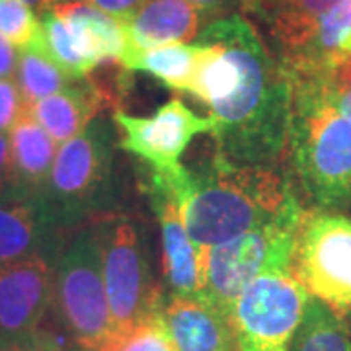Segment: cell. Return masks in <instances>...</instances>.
<instances>
[{
  "mask_svg": "<svg viewBox=\"0 0 351 351\" xmlns=\"http://www.w3.org/2000/svg\"><path fill=\"white\" fill-rule=\"evenodd\" d=\"M197 43L225 45L239 66L234 90L209 106L217 151L230 162L274 166L287 149L291 123V86L276 53L240 14L211 22Z\"/></svg>",
  "mask_w": 351,
  "mask_h": 351,
  "instance_id": "6da1fadb",
  "label": "cell"
},
{
  "mask_svg": "<svg viewBox=\"0 0 351 351\" xmlns=\"http://www.w3.org/2000/svg\"><path fill=\"white\" fill-rule=\"evenodd\" d=\"M189 170L182 215L203 252L274 223H297L302 211L274 166L230 162L217 151Z\"/></svg>",
  "mask_w": 351,
  "mask_h": 351,
  "instance_id": "7a4b0ae2",
  "label": "cell"
},
{
  "mask_svg": "<svg viewBox=\"0 0 351 351\" xmlns=\"http://www.w3.org/2000/svg\"><path fill=\"white\" fill-rule=\"evenodd\" d=\"M287 80V149L302 189L320 207L351 205V123L334 104L330 78Z\"/></svg>",
  "mask_w": 351,
  "mask_h": 351,
  "instance_id": "3957f363",
  "label": "cell"
},
{
  "mask_svg": "<svg viewBox=\"0 0 351 351\" xmlns=\"http://www.w3.org/2000/svg\"><path fill=\"white\" fill-rule=\"evenodd\" d=\"M113 137L112 123L98 115L57 152L39 199L59 230L66 232L108 211L115 180Z\"/></svg>",
  "mask_w": 351,
  "mask_h": 351,
  "instance_id": "277c9868",
  "label": "cell"
},
{
  "mask_svg": "<svg viewBox=\"0 0 351 351\" xmlns=\"http://www.w3.org/2000/svg\"><path fill=\"white\" fill-rule=\"evenodd\" d=\"M53 306L61 326L78 348L101 351L113 338L98 225L80 228L63 246L55 263Z\"/></svg>",
  "mask_w": 351,
  "mask_h": 351,
  "instance_id": "5b68a950",
  "label": "cell"
},
{
  "mask_svg": "<svg viewBox=\"0 0 351 351\" xmlns=\"http://www.w3.org/2000/svg\"><path fill=\"white\" fill-rule=\"evenodd\" d=\"M299 223L260 226L211 248L207 252L201 299L230 318L240 293L256 277L269 271H293Z\"/></svg>",
  "mask_w": 351,
  "mask_h": 351,
  "instance_id": "8992f818",
  "label": "cell"
},
{
  "mask_svg": "<svg viewBox=\"0 0 351 351\" xmlns=\"http://www.w3.org/2000/svg\"><path fill=\"white\" fill-rule=\"evenodd\" d=\"M293 274L306 293L330 311H351V219L316 209L297 228Z\"/></svg>",
  "mask_w": 351,
  "mask_h": 351,
  "instance_id": "52a82bcc",
  "label": "cell"
},
{
  "mask_svg": "<svg viewBox=\"0 0 351 351\" xmlns=\"http://www.w3.org/2000/svg\"><path fill=\"white\" fill-rule=\"evenodd\" d=\"M311 295L293 271L256 277L232 308L239 351H289Z\"/></svg>",
  "mask_w": 351,
  "mask_h": 351,
  "instance_id": "ba28073f",
  "label": "cell"
},
{
  "mask_svg": "<svg viewBox=\"0 0 351 351\" xmlns=\"http://www.w3.org/2000/svg\"><path fill=\"white\" fill-rule=\"evenodd\" d=\"M98 232L101 274L115 336L160 308V295L151 281L147 248L138 226L115 219L98 225Z\"/></svg>",
  "mask_w": 351,
  "mask_h": 351,
  "instance_id": "9c48e42d",
  "label": "cell"
},
{
  "mask_svg": "<svg viewBox=\"0 0 351 351\" xmlns=\"http://www.w3.org/2000/svg\"><path fill=\"white\" fill-rule=\"evenodd\" d=\"M113 123L121 131L119 149L145 160L151 170L170 172L180 168V156L201 133H213L211 117H201L180 100H170L149 117L123 112L113 113Z\"/></svg>",
  "mask_w": 351,
  "mask_h": 351,
  "instance_id": "30bf717a",
  "label": "cell"
},
{
  "mask_svg": "<svg viewBox=\"0 0 351 351\" xmlns=\"http://www.w3.org/2000/svg\"><path fill=\"white\" fill-rule=\"evenodd\" d=\"M57 258L36 256L0 265V339L29 338L53 306Z\"/></svg>",
  "mask_w": 351,
  "mask_h": 351,
  "instance_id": "8fae6325",
  "label": "cell"
},
{
  "mask_svg": "<svg viewBox=\"0 0 351 351\" xmlns=\"http://www.w3.org/2000/svg\"><path fill=\"white\" fill-rule=\"evenodd\" d=\"M147 191L160 225L164 279L172 297L201 299L205 289L207 252L199 250L188 234L182 209L174 195L149 174Z\"/></svg>",
  "mask_w": 351,
  "mask_h": 351,
  "instance_id": "7c38bea8",
  "label": "cell"
},
{
  "mask_svg": "<svg viewBox=\"0 0 351 351\" xmlns=\"http://www.w3.org/2000/svg\"><path fill=\"white\" fill-rule=\"evenodd\" d=\"M64 232L49 219L39 195L12 193L0 199V265L36 256L59 258Z\"/></svg>",
  "mask_w": 351,
  "mask_h": 351,
  "instance_id": "4fadbf2b",
  "label": "cell"
},
{
  "mask_svg": "<svg viewBox=\"0 0 351 351\" xmlns=\"http://www.w3.org/2000/svg\"><path fill=\"white\" fill-rule=\"evenodd\" d=\"M287 78H332L351 63V0L322 14L295 51L279 59Z\"/></svg>",
  "mask_w": 351,
  "mask_h": 351,
  "instance_id": "5bb4252c",
  "label": "cell"
},
{
  "mask_svg": "<svg viewBox=\"0 0 351 351\" xmlns=\"http://www.w3.org/2000/svg\"><path fill=\"white\" fill-rule=\"evenodd\" d=\"M110 101V90L92 78L73 80L61 92L27 108L55 143H66L80 135Z\"/></svg>",
  "mask_w": 351,
  "mask_h": 351,
  "instance_id": "9a60e30c",
  "label": "cell"
},
{
  "mask_svg": "<svg viewBox=\"0 0 351 351\" xmlns=\"http://www.w3.org/2000/svg\"><path fill=\"white\" fill-rule=\"evenodd\" d=\"M201 12L188 0H145L127 22H121L127 51L182 43L199 36Z\"/></svg>",
  "mask_w": 351,
  "mask_h": 351,
  "instance_id": "2e32d148",
  "label": "cell"
},
{
  "mask_svg": "<svg viewBox=\"0 0 351 351\" xmlns=\"http://www.w3.org/2000/svg\"><path fill=\"white\" fill-rule=\"evenodd\" d=\"M162 313L178 351H239L230 318L203 299L172 297Z\"/></svg>",
  "mask_w": 351,
  "mask_h": 351,
  "instance_id": "e0dca14e",
  "label": "cell"
},
{
  "mask_svg": "<svg viewBox=\"0 0 351 351\" xmlns=\"http://www.w3.org/2000/svg\"><path fill=\"white\" fill-rule=\"evenodd\" d=\"M339 0H242L240 8L265 27L277 59L301 45L316 20Z\"/></svg>",
  "mask_w": 351,
  "mask_h": 351,
  "instance_id": "ac0fdd59",
  "label": "cell"
},
{
  "mask_svg": "<svg viewBox=\"0 0 351 351\" xmlns=\"http://www.w3.org/2000/svg\"><path fill=\"white\" fill-rule=\"evenodd\" d=\"M8 143L16 191L20 195H39L55 162L57 143L27 108L10 129Z\"/></svg>",
  "mask_w": 351,
  "mask_h": 351,
  "instance_id": "d6986e66",
  "label": "cell"
},
{
  "mask_svg": "<svg viewBox=\"0 0 351 351\" xmlns=\"http://www.w3.org/2000/svg\"><path fill=\"white\" fill-rule=\"evenodd\" d=\"M51 10L71 25L88 59L96 66L106 61L119 64L127 49L125 32L119 20L82 0H64Z\"/></svg>",
  "mask_w": 351,
  "mask_h": 351,
  "instance_id": "ffe728a7",
  "label": "cell"
},
{
  "mask_svg": "<svg viewBox=\"0 0 351 351\" xmlns=\"http://www.w3.org/2000/svg\"><path fill=\"white\" fill-rule=\"evenodd\" d=\"M203 53L205 45L201 43H170L151 49L127 51L119 66L125 71L149 73L176 92H188Z\"/></svg>",
  "mask_w": 351,
  "mask_h": 351,
  "instance_id": "44dd1931",
  "label": "cell"
},
{
  "mask_svg": "<svg viewBox=\"0 0 351 351\" xmlns=\"http://www.w3.org/2000/svg\"><path fill=\"white\" fill-rule=\"evenodd\" d=\"M39 25V36L34 45H38L71 80L88 78L96 64L88 59L71 25L53 10L41 14Z\"/></svg>",
  "mask_w": 351,
  "mask_h": 351,
  "instance_id": "7402d4cb",
  "label": "cell"
},
{
  "mask_svg": "<svg viewBox=\"0 0 351 351\" xmlns=\"http://www.w3.org/2000/svg\"><path fill=\"white\" fill-rule=\"evenodd\" d=\"M289 351H351V334L341 316L311 297Z\"/></svg>",
  "mask_w": 351,
  "mask_h": 351,
  "instance_id": "603a6c76",
  "label": "cell"
},
{
  "mask_svg": "<svg viewBox=\"0 0 351 351\" xmlns=\"http://www.w3.org/2000/svg\"><path fill=\"white\" fill-rule=\"evenodd\" d=\"M16 84L20 88L25 108H32L39 100L53 96L69 86L71 78L38 45H32L20 51L18 55Z\"/></svg>",
  "mask_w": 351,
  "mask_h": 351,
  "instance_id": "cb8c5ba5",
  "label": "cell"
},
{
  "mask_svg": "<svg viewBox=\"0 0 351 351\" xmlns=\"http://www.w3.org/2000/svg\"><path fill=\"white\" fill-rule=\"evenodd\" d=\"M101 351H178L164 318L162 306L137 324L115 334Z\"/></svg>",
  "mask_w": 351,
  "mask_h": 351,
  "instance_id": "d4e9b609",
  "label": "cell"
},
{
  "mask_svg": "<svg viewBox=\"0 0 351 351\" xmlns=\"http://www.w3.org/2000/svg\"><path fill=\"white\" fill-rule=\"evenodd\" d=\"M39 20L24 0H0V34L18 49H27L39 36Z\"/></svg>",
  "mask_w": 351,
  "mask_h": 351,
  "instance_id": "484cf974",
  "label": "cell"
},
{
  "mask_svg": "<svg viewBox=\"0 0 351 351\" xmlns=\"http://www.w3.org/2000/svg\"><path fill=\"white\" fill-rule=\"evenodd\" d=\"M24 110L25 106L18 84L12 78H0V133H10Z\"/></svg>",
  "mask_w": 351,
  "mask_h": 351,
  "instance_id": "4316f807",
  "label": "cell"
},
{
  "mask_svg": "<svg viewBox=\"0 0 351 351\" xmlns=\"http://www.w3.org/2000/svg\"><path fill=\"white\" fill-rule=\"evenodd\" d=\"M330 90L334 104L351 123V63L341 66L336 75L330 78Z\"/></svg>",
  "mask_w": 351,
  "mask_h": 351,
  "instance_id": "83f0119b",
  "label": "cell"
},
{
  "mask_svg": "<svg viewBox=\"0 0 351 351\" xmlns=\"http://www.w3.org/2000/svg\"><path fill=\"white\" fill-rule=\"evenodd\" d=\"M61 2H64V0H61ZM82 2L96 6L98 10L110 14L112 18L119 20V22H127L145 4V0H82Z\"/></svg>",
  "mask_w": 351,
  "mask_h": 351,
  "instance_id": "f1b7e54d",
  "label": "cell"
},
{
  "mask_svg": "<svg viewBox=\"0 0 351 351\" xmlns=\"http://www.w3.org/2000/svg\"><path fill=\"white\" fill-rule=\"evenodd\" d=\"M18 193L14 184L12 160H10V143L4 133H0V199Z\"/></svg>",
  "mask_w": 351,
  "mask_h": 351,
  "instance_id": "f546056e",
  "label": "cell"
},
{
  "mask_svg": "<svg viewBox=\"0 0 351 351\" xmlns=\"http://www.w3.org/2000/svg\"><path fill=\"white\" fill-rule=\"evenodd\" d=\"M188 2L199 10L205 20L215 22V20L230 16L234 8H240L242 0H188Z\"/></svg>",
  "mask_w": 351,
  "mask_h": 351,
  "instance_id": "4dcf8cb0",
  "label": "cell"
},
{
  "mask_svg": "<svg viewBox=\"0 0 351 351\" xmlns=\"http://www.w3.org/2000/svg\"><path fill=\"white\" fill-rule=\"evenodd\" d=\"M18 66V55L12 43L0 34V78H10Z\"/></svg>",
  "mask_w": 351,
  "mask_h": 351,
  "instance_id": "1f68e13d",
  "label": "cell"
},
{
  "mask_svg": "<svg viewBox=\"0 0 351 351\" xmlns=\"http://www.w3.org/2000/svg\"><path fill=\"white\" fill-rule=\"evenodd\" d=\"M0 351H38L34 336L22 339H0Z\"/></svg>",
  "mask_w": 351,
  "mask_h": 351,
  "instance_id": "d6a6232c",
  "label": "cell"
},
{
  "mask_svg": "<svg viewBox=\"0 0 351 351\" xmlns=\"http://www.w3.org/2000/svg\"><path fill=\"white\" fill-rule=\"evenodd\" d=\"M27 6H32L34 10H39V12H47V10H51L53 6H57L61 0H24Z\"/></svg>",
  "mask_w": 351,
  "mask_h": 351,
  "instance_id": "836d02e7",
  "label": "cell"
},
{
  "mask_svg": "<svg viewBox=\"0 0 351 351\" xmlns=\"http://www.w3.org/2000/svg\"><path fill=\"white\" fill-rule=\"evenodd\" d=\"M343 322H346V326H348V330H350L351 334V311L343 316Z\"/></svg>",
  "mask_w": 351,
  "mask_h": 351,
  "instance_id": "e575fe53",
  "label": "cell"
}]
</instances>
